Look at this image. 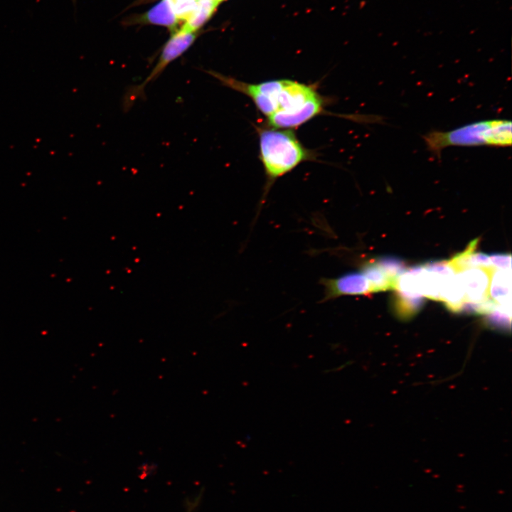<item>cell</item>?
<instances>
[{"label":"cell","instance_id":"8","mask_svg":"<svg viewBox=\"0 0 512 512\" xmlns=\"http://www.w3.org/2000/svg\"><path fill=\"white\" fill-rule=\"evenodd\" d=\"M489 294L498 304L511 309V270L495 269L491 277Z\"/></svg>","mask_w":512,"mask_h":512},{"label":"cell","instance_id":"12","mask_svg":"<svg viewBox=\"0 0 512 512\" xmlns=\"http://www.w3.org/2000/svg\"><path fill=\"white\" fill-rule=\"evenodd\" d=\"M423 303L424 300L421 295H412L398 292L393 306L398 318L408 319L419 311Z\"/></svg>","mask_w":512,"mask_h":512},{"label":"cell","instance_id":"11","mask_svg":"<svg viewBox=\"0 0 512 512\" xmlns=\"http://www.w3.org/2000/svg\"><path fill=\"white\" fill-rule=\"evenodd\" d=\"M220 3L218 0H197L196 9L178 29L197 32L209 20Z\"/></svg>","mask_w":512,"mask_h":512},{"label":"cell","instance_id":"4","mask_svg":"<svg viewBox=\"0 0 512 512\" xmlns=\"http://www.w3.org/2000/svg\"><path fill=\"white\" fill-rule=\"evenodd\" d=\"M197 32H187L180 29L171 33L170 38L164 46L159 60L150 73L139 85L132 87L124 97V107L129 108L133 102L143 95L145 87L157 78L166 68L182 55L194 43Z\"/></svg>","mask_w":512,"mask_h":512},{"label":"cell","instance_id":"16","mask_svg":"<svg viewBox=\"0 0 512 512\" xmlns=\"http://www.w3.org/2000/svg\"><path fill=\"white\" fill-rule=\"evenodd\" d=\"M489 257L496 269L502 270H511V254L495 253L491 255Z\"/></svg>","mask_w":512,"mask_h":512},{"label":"cell","instance_id":"5","mask_svg":"<svg viewBox=\"0 0 512 512\" xmlns=\"http://www.w3.org/2000/svg\"><path fill=\"white\" fill-rule=\"evenodd\" d=\"M323 301L342 296L366 295L370 293V285L361 272H349L335 278L323 279Z\"/></svg>","mask_w":512,"mask_h":512},{"label":"cell","instance_id":"9","mask_svg":"<svg viewBox=\"0 0 512 512\" xmlns=\"http://www.w3.org/2000/svg\"><path fill=\"white\" fill-rule=\"evenodd\" d=\"M360 272L368 280L370 293L395 289L397 281L390 278L375 260L364 263Z\"/></svg>","mask_w":512,"mask_h":512},{"label":"cell","instance_id":"14","mask_svg":"<svg viewBox=\"0 0 512 512\" xmlns=\"http://www.w3.org/2000/svg\"><path fill=\"white\" fill-rule=\"evenodd\" d=\"M479 239L471 241L466 248L462 252L454 255L449 261L448 265L453 269L455 273L467 269V261L471 254L475 251L478 245Z\"/></svg>","mask_w":512,"mask_h":512},{"label":"cell","instance_id":"2","mask_svg":"<svg viewBox=\"0 0 512 512\" xmlns=\"http://www.w3.org/2000/svg\"><path fill=\"white\" fill-rule=\"evenodd\" d=\"M260 158L266 177L265 193L274 181L302 163L314 159L292 129L269 126L257 129Z\"/></svg>","mask_w":512,"mask_h":512},{"label":"cell","instance_id":"7","mask_svg":"<svg viewBox=\"0 0 512 512\" xmlns=\"http://www.w3.org/2000/svg\"><path fill=\"white\" fill-rule=\"evenodd\" d=\"M180 20L175 14L172 0H161L138 18V22L167 27L171 33L176 31Z\"/></svg>","mask_w":512,"mask_h":512},{"label":"cell","instance_id":"1","mask_svg":"<svg viewBox=\"0 0 512 512\" xmlns=\"http://www.w3.org/2000/svg\"><path fill=\"white\" fill-rule=\"evenodd\" d=\"M207 73L223 85L248 97L270 127L295 129L325 112V98L314 85L288 79L250 83L215 71Z\"/></svg>","mask_w":512,"mask_h":512},{"label":"cell","instance_id":"3","mask_svg":"<svg viewBox=\"0 0 512 512\" xmlns=\"http://www.w3.org/2000/svg\"><path fill=\"white\" fill-rule=\"evenodd\" d=\"M511 122L491 119L474 122L447 131H432L423 137L427 148L439 155L447 146H509L512 141Z\"/></svg>","mask_w":512,"mask_h":512},{"label":"cell","instance_id":"6","mask_svg":"<svg viewBox=\"0 0 512 512\" xmlns=\"http://www.w3.org/2000/svg\"><path fill=\"white\" fill-rule=\"evenodd\" d=\"M495 269L469 268L457 272L462 283L466 302L479 303L490 298L491 277Z\"/></svg>","mask_w":512,"mask_h":512},{"label":"cell","instance_id":"15","mask_svg":"<svg viewBox=\"0 0 512 512\" xmlns=\"http://www.w3.org/2000/svg\"><path fill=\"white\" fill-rule=\"evenodd\" d=\"M196 6L197 0H172L174 11L180 21H186L194 11Z\"/></svg>","mask_w":512,"mask_h":512},{"label":"cell","instance_id":"18","mask_svg":"<svg viewBox=\"0 0 512 512\" xmlns=\"http://www.w3.org/2000/svg\"><path fill=\"white\" fill-rule=\"evenodd\" d=\"M175 1H176V0H175Z\"/></svg>","mask_w":512,"mask_h":512},{"label":"cell","instance_id":"13","mask_svg":"<svg viewBox=\"0 0 512 512\" xmlns=\"http://www.w3.org/2000/svg\"><path fill=\"white\" fill-rule=\"evenodd\" d=\"M375 261L390 278L396 281L407 270L405 262L397 257H383Z\"/></svg>","mask_w":512,"mask_h":512},{"label":"cell","instance_id":"10","mask_svg":"<svg viewBox=\"0 0 512 512\" xmlns=\"http://www.w3.org/2000/svg\"><path fill=\"white\" fill-rule=\"evenodd\" d=\"M440 301L443 302L450 311L454 312L461 311L466 299L464 289L457 273L445 282L442 290Z\"/></svg>","mask_w":512,"mask_h":512},{"label":"cell","instance_id":"17","mask_svg":"<svg viewBox=\"0 0 512 512\" xmlns=\"http://www.w3.org/2000/svg\"><path fill=\"white\" fill-rule=\"evenodd\" d=\"M218 1H219L220 2H221V1H223V0H218Z\"/></svg>","mask_w":512,"mask_h":512}]
</instances>
